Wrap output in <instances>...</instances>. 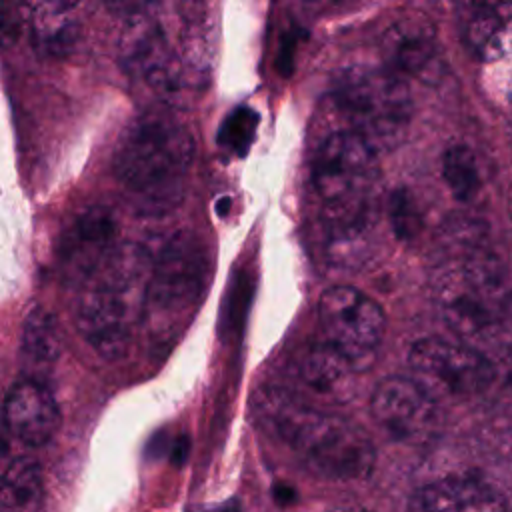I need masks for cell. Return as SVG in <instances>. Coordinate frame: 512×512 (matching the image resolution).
<instances>
[{
	"label": "cell",
	"instance_id": "9a60e30c",
	"mask_svg": "<svg viewBox=\"0 0 512 512\" xmlns=\"http://www.w3.org/2000/svg\"><path fill=\"white\" fill-rule=\"evenodd\" d=\"M418 512H508L506 498L476 476H446L420 488Z\"/></svg>",
	"mask_w": 512,
	"mask_h": 512
},
{
	"label": "cell",
	"instance_id": "83f0119b",
	"mask_svg": "<svg viewBox=\"0 0 512 512\" xmlns=\"http://www.w3.org/2000/svg\"><path fill=\"white\" fill-rule=\"evenodd\" d=\"M274 496H276V500H278V502L288 504V502H292V500L296 498V492H294V488H292V486L278 484V486L274 488Z\"/></svg>",
	"mask_w": 512,
	"mask_h": 512
},
{
	"label": "cell",
	"instance_id": "9c48e42d",
	"mask_svg": "<svg viewBox=\"0 0 512 512\" xmlns=\"http://www.w3.org/2000/svg\"><path fill=\"white\" fill-rule=\"evenodd\" d=\"M322 342L340 352L356 372L366 370L382 342V308L352 286H332L318 300Z\"/></svg>",
	"mask_w": 512,
	"mask_h": 512
},
{
	"label": "cell",
	"instance_id": "484cf974",
	"mask_svg": "<svg viewBox=\"0 0 512 512\" xmlns=\"http://www.w3.org/2000/svg\"><path fill=\"white\" fill-rule=\"evenodd\" d=\"M188 512H238V502L228 500L224 504H214V506H196V508H190Z\"/></svg>",
	"mask_w": 512,
	"mask_h": 512
},
{
	"label": "cell",
	"instance_id": "d4e9b609",
	"mask_svg": "<svg viewBox=\"0 0 512 512\" xmlns=\"http://www.w3.org/2000/svg\"><path fill=\"white\" fill-rule=\"evenodd\" d=\"M248 290H250V284L246 282V278H236L234 284H232V300L226 302V308H228V314L224 316V324L230 326V330L236 328V324L242 322L244 318V312H246V304H248Z\"/></svg>",
	"mask_w": 512,
	"mask_h": 512
},
{
	"label": "cell",
	"instance_id": "7402d4cb",
	"mask_svg": "<svg viewBox=\"0 0 512 512\" xmlns=\"http://www.w3.org/2000/svg\"><path fill=\"white\" fill-rule=\"evenodd\" d=\"M260 116L256 110L248 106H238L232 110L220 124L218 144L234 152L236 156H244L256 136Z\"/></svg>",
	"mask_w": 512,
	"mask_h": 512
},
{
	"label": "cell",
	"instance_id": "30bf717a",
	"mask_svg": "<svg viewBox=\"0 0 512 512\" xmlns=\"http://www.w3.org/2000/svg\"><path fill=\"white\" fill-rule=\"evenodd\" d=\"M408 364L414 380L434 398L484 396L488 386V358L478 350L442 338H422L412 344Z\"/></svg>",
	"mask_w": 512,
	"mask_h": 512
},
{
	"label": "cell",
	"instance_id": "d6986e66",
	"mask_svg": "<svg viewBox=\"0 0 512 512\" xmlns=\"http://www.w3.org/2000/svg\"><path fill=\"white\" fill-rule=\"evenodd\" d=\"M356 368L326 342L314 344L302 362V378L320 394L340 396L348 392Z\"/></svg>",
	"mask_w": 512,
	"mask_h": 512
},
{
	"label": "cell",
	"instance_id": "44dd1931",
	"mask_svg": "<svg viewBox=\"0 0 512 512\" xmlns=\"http://www.w3.org/2000/svg\"><path fill=\"white\" fill-rule=\"evenodd\" d=\"M442 176L452 194L462 202L472 200L480 192L482 180L478 158L464 144H454L446 150L442 160Z\"/></svg>",
	"mask_w": 512,
	"mask_h": 512
},
{
	"label": "cell",
	"instance_id": "5b68a950",
	"mask_svg": "<svg viewBox=\"0 0 512 512\" xmlns=\"http://www.w3.org/2000/svg\"><path fill=\"white\" fill-rule=\"evenodd\" d=\"M254 408L260 420L318 476L360 480L372 472L376 448L356 422L304 406L276 390L262 392Z\"/></svg>",
	"mask_w": 512,
	"mask_h": 512
},
{
	"label": "cell",
	"instance_id": "7a4b0ae2",
	"mask_svg": "<svg viewBox=\"0 0 512 512\" xmlns=\"http://www.w3.org/2000/svg\"><path fill=\"white\" fill-rule=\"evenodd\" d=\"M210 44L202 6L140 4L120 32L124 68L162 96H178L208 78Z\"/></svg>",
	"mask_w": 512,
	"mask_h": 512
},
{
	"label": "cell",
	"instance_id": "7c38bea8",
	"mask_svg": "<svg viewBox=\"0 0 512 512\" xmlns=\"http://www.w3.org/2000/svg\"><path fill=\"white\" fill-rule=\"evenodd\" d=\"M116 234L118 222L106 206H90L74 216L56 248L58 270L64 282L80 286L118 246Z\"/></svg>",
	"mask_w": 512,
	"mask_h": 512
},
{
	"label": "cell",
	"instance_id": "277c9868",
	"mask_svg": "<svg viewBox=\"0 0 512 512\" xmlns=\"http://www.w3.org/2000/svg\"><path fill=\"white\" fill-rule=\"evenodd\" d=\"M152 252L136 242L118 244L78 286L74 318L82 338L106 360L120 358L142 324Z\"/></svg>",
	"mask_w": 512,
	"mask_h": 512
},
{
	"label": "cell",
	"instance_id": "603a6c76",
	"mask_svg": "<svg viewBox=\"0 0 512 512\" xmlns=\"http://www.w3.org/2000/svg\"><path fill=\"white\" fill-rule=\"evenodd\" d=\"M488 358V386L484 396L496 400H512V344H498Z\"/></svg>",
	"mask_w": 512,
	"mask_h": 512
},
{
	"label": "cell",
	"instance_id": "ffe728a7",
	"mask_svg": "<svg viewBox=\"0 0 512 512\" xmlns=\"http://www.w3.org/2000/svg\"><path fill=\"white\" fill-rule=\"evenodd\" d=\"M22 356L32 366H52L62 352V332L44 306H32L22 322Z\"/></svg>",
	"mask_w": 512,
	"mask_h": 512
},
{
	"label": "cell",
	"instance_id": "4fadbf2b",
	"mask_svg": "<svg viewBox=\"0 0 512 512\" xmlns=\"http://www.w3.org/2000/svg\"><path fill=\"white\" fill-rule=\"evenodd\" d=\"M388 68L400 76H412L434 84L444 74V58L434 30L420 18H404L388 28L384 36Z\"/></svg>",
	"mask_w": 512,
	"mask_h": 512
},
{
	"label": "cell",
	"instance_id": "6da1fadb",
	"mask_svg": "<svg viewBox=\"0 0 512 512\" xmlns=\"http://www.w3.org/2000/svg\"><path fill=\"white\" fill-rule=\"evenodd\" d=\"M430 284L444 322L466 340H488L512 316V284L486 244L480 222L442 230Z\"/></svg>",
	"mask_w": 512,
	"mask_h": 512
},
{
	"label": "cell",
	"instance_id": "3957f363",
	"mask_svg": "<svg viewBox=\"0 0 512 512\" xmlns=\"http://www.w3.org/2000/svg\"><path fill=\"white\" fill-rule=\"evenodd\" d=\"M194 160L190 130L168 112H144L120 134L114 176L142 216H164L184 198Z\"/></svg>",
	"mask_w": 512,
	"mask_h": 512
},
{
	"label": "cell",
	"instance_id": "f1b7e54d",
	"mask_svg": "<svg viewBox=\"0 0 512 512\" xmlns=\"http://www.w3.org/2000/svg\"><path fill=\"white\" fill-rule=\"evenodd\" d=\"M6 422H4V412H2V406H0V458L4 456V450H6Z\"/></svg>",
	"mask_w": 512,
	"mask_h": 512
},
{
	"label": "cell",
	"instance_id": "cb8c5ba5",
	"mask_svg": "<svg viewBox=\"0 0 512 512\" xmlns=\"http://www.w3.org/2000/svg\"><path fill=\"white\" fill-rule=\"evenodd\" d=\"M388 216L392 230L400 240H412L418 236L422 228V216L418 212L416 202L406 190L392 192L388 202Z\"/></svg>",
	"mask_w": 512,
	"mask_h": 512
},
{
	"label": "cell",
	"instance_id": "8fae6325",
	"mask_svg": "<svg viewBox=\"0 0 512 512\" xmlns=\"http://www.w3.org/2000/svg\"><path fill=\"white\" fill-rule=\"evenodd\" d=\"M370 410L378 426L402 442H426L440 426L436 398L414 378L388 376L380 380L372 392Z\"/></svg>",
	"mask_w": 512,
	"mask_h": 512
},
{
	"label": "cell",
	"instance_id": "4316f807",
	"mask_svg": "<svg viewBox=\"0 0 512 512\" xmlns=\"http://www.w3.org/2000/svg\"><path fill=\"white\" fill-rule=\"evenodd\" d=\"M186 452H188V438L186 436H180L176 442H174V448H172V460L176 464H182L186 460Z\"/></svg>",
	"mask_w": 512,
	"mask_h": 512
},
{
	"label": "cell",
	"instance_id": "5bb4252c",
	"mask_svg": "<svg viewBox=\"0 0 512 512\" xmlns=\"http://www.w3.org/2000/svg\"><path fill=\"white\" fill-rule=\"evenodd\" d=\"M4 422L12 436L28 446L46 444L60 428L62 416L52 392L38 380L16 382L2 404Z\"/></svg>",
	"mask_w": 512,
	"mask_h": 512
},
{
	"label": "cell",
	"instance_id": "2e32d148",
	"mask_svg": "<svg viewBox=\"0 0 512 512\" xmlns=\"http://www.w3.org/2000/svg\"><path fill=\"white\" fill-rule=\"evenodd\" d=\"M464 40L480 60H498L512 50V4H468Z\"/></svg>",
	"mask_w": 512,
	"mask_h": 512
},
{
	"label": "cell",
	"instance_id": "e0dca14e",
	"mask_svg": "<svg viewBox=\"0 0 512 512\" xmlns=\"http://www.w3.org/2000/svg\"><path fill=\"white\" fill-rule=\"evenodd\" d=\"M30 36L36 52L46 58L68 56L80 38L76 4L40 2L30 14Z\"/></svg>",
	"mask_w": 512,
	"mask_h": 512
},
{
	"label": "cell",
	"instance_id": "ac0fdd59",
	"mask_svg": "<svg viewBox=\"0 0 512 512\" xmlns=\"http://www.w3.org/2000/svg\"><path fill=\"white\" fill-rule=\"evenodd\" d=\"M44 478L34 458H16L0 478V512H42Z\"/></svg>",
	"mask_w": 512,
	"mask_h": 512
},
{
	"label": "cell",
	"instance_id": "52a82bcc",
	"mask_svg": "<svg viewBox=\"0 0 512 512\" xmlns=\"http://www.w3.org/2000/svg\"><path fill=\"white\" fill-rule=\"evenodd\" d=\"M332 98L346 122L344 128L358 134L376 154L404 142L414 106L404 76L392 68L352 66L338 76Z\"/></svg>",
	"mask_w": 512,
	"mask_h": 512
},
{
	"label": "cell",
	"instance_id": "8992f818",
	"mask_svg": "<svg viewBox=\"0 0 512 512\" xmlns=\"http://www.w3.org/2000/svg\"><path fill=\"white\" fill-rule=\"evenodd\" d=\"M210 280V256L192 232L172 234L152 254L142 326L150 340L170 346L190 324Z\"/></svg>",
	"mask_w": 512,
	"mask_h": 512
},
{
	"label": "cell",
	"instance_id": "ba28073f",
	"mask_svg": "<svg viewBox=\"0 0 512 512\" xmlns=\"http://www.w3.org/2000/svg\"><path fill=\"white\" fill-rule=\"evenodd\" d=\"M378 154L352 130L336 128L316 146L312 182L322 212H350L378 206Z\"/></svg>",
	"mask_w": 512,
	"mask_h": 512
}]
</instances>
